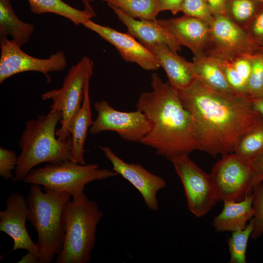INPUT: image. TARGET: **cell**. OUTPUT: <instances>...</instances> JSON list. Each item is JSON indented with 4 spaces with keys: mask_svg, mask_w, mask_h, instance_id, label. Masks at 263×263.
Instances as JSON below:
<instances>
[{
    "mask_svg": "<svg viewBox=\"0 0 263 263\" xmlns=\"http://www.w3.org/2000/svg\"><path fill=\"white\" fill-rule=\"evenodd\" d=\"M178 92L192 117L197 150L213 157L233 152L238 138L263 121L247 98L219 94L196 78Z\"/></svg>",
    "mask_w": 263,
    "mask_h": 263,
    "instance_id": "1",
    "label": "cell"
},
{
    "mask_svg": "<svg viewBox=\"0 0 263 263\" xmlns=\"http://www.w3.org/2000/svg\"><path fill=\"white\" fill-rule=\"evenodd\" d=\"M151 91L142 93L136 105V110L145 115L151 126L140 143L170 161L197 150L192 118L178 90L156 73L151 75Z\"/></svg>",
    "mask_w": 263,
    "mask_h": 263,
    "instance_id": "2",
    "label": "cell"
},
{
    "mask_svg": "<svg viewBox=\"0 0 263 263\" xmlns=\"http://www.w3.org/2000/svg\"><path fill=\"white\" fill-rule=\"evenodd\" d=\"M61 119L62 113L51 108L47 114L26 122L19 141L21 151L13 182L23 181L30 171L40 164L71 160V136L62 141L56 135V126Z\"/></svg>",
    "mask_w": 263,
    "mask_h": 263,
    "instance_id": "3",
    "label": "cell"
},
{
    "mask_svg": "<svg viewBox=\"0 0 263 263\" xmlns=\"http://www.w3.org/2000/svg\"><path fill=\"white\" fill-rule=\"evenodd\" d=\"M32 184L27 202L28 221L38 235L39 263H51L61 250L65 234L64 209L70 194Z\"/></svg>",
    "mask_w": 263,
    "mask_h": 263,
    "instance_id": "4",
    "label": "cell"
},
{
    "mask_svg": "<svg viewBox=\"0 0 263 263\" xmlns=\"http://www.w3.org/2000/svg\"><path fill=\"white\" fill-rule=\"evenodd\" d=\"M103 216L97 203L84 192L72 197L64 209L65 234L55 263H89Z\"/></svg>",
    "mask_w": 263,
    "mask_h": 263,
    "instance_id": "5",
    "label": "cell"
},
{
    "mask_svg": "<svg viewBox=\"0 0 263 263\" xmlns=\"http://www.w3.org/2000/svg\"><path fill=\"white\" fill-rule=\"evenodd\" d=\"M113 169H100L96 164H80L71 160L34 168L23 182L40 186L43 189L64 192L74 197L84 192L88 184L114 177Z\"/></svg>",
    "mask_w": 263,
    "mask_h": 263,
    "instance_id": "6",
    "label": "cell"
},
{
    "mask_svg": "<svg viewBox=\"0 0 263 263\" xmlns=\"http://www.w3.org/2000/svg\"><path fill=\"white\" fill-rule=\"evenodd\" d=\"M93 68L94 63L90 58L83 56L69 69L60 88L41 95L43 100L52 101L51 108L62 113L61 126L56 131V135L60 140L65 141L70 136L74 120L82 103L85 84L93 75Z\"/></svg>",
    "mask_w": 263,
    "mask_h": 263,
    "instance_id": "7",
    "label": "cell"
},
{
    "mask_svg": "<svg viewBox=\"0 0 263 263\" xmlns=\"http://www.w3.org/2000/svg\"><path fill=\"white\" fill-rule=\"evenodd\" d=\"M218 200L239 202L251 194L254 165L234 152L224 155L209 174Z\"/></svg>",
    "mask_w": 263,
    "mask_h": 263,
    "instance_id": "8",
    "label": "cell"
},
{
    "mask_svg": "<svg viewBox=\"0 0 263 263\" xmlns=\"http://www.w3.org/2000/svg\"><path fill=\"white\" fill-rule=\"evenodd\" d=\"M171 162L183 185L189 210L197 217L204 216L218 201L209 174L188 154L176 157Z\"/></svg>",
    "mask_w": 263,
    "mask_h": 263,
    "instance_id": "9",
    "label": "cell"
},
{
    "mask_svg": "<svg viewBox=\"0 0 263 263\" xmlns=\"http://www.w3.org/2000/svg\"><path fill=\"white\" fill-rule=\"evenodd\" d=\"M0 42V84L14 75L29 71L42 73L50 82L49 73L63 71L67 67V58L62 51L52 54L48 58H39L26 54L13 40Z\"/></svg>",
    "mask_w": 263,
    "mask_h": 263,
    "instance_id": "10",
    "label": "cell"
},
{
    "mask_svg": "<svg viewBox=\"0 0 263 263\" xmlns=\"http://www.w3.org/2000/svg\"><path fill=\"white\" fill-rule=\"evenodd\" d=\"M94 108L97 113V116L93 121L90 128L91 134L113 131L125 140L140 142L150 129L149 120L139 110L133 112L118 111L105 100L95 103Z\"/></svg>",
    "mask_w": 263,
    "mask_h": 263,
    "instance_id": "11",
    "label": "cell"
},
{
    "mask_svg": "<svg viewBox=\"0 0 263 263\" xmlns=\"http://www.w3.org/2000/svg\"><path fill=\"white\" fill-rule=\"evenodd\" d=\"M256 46L244 29L225 15H217L210 24V39L207 55L221 60L231 61L243 56H254Z\"/></svg>",
    "mask_w": 263,
    "mask_h": 263,
    "instance_id": "12",
    "label": "cell"
},
{
    "mask_svg": "<svg viewBox=\"0 0 263 263\" xmlns=\"http://www.w3.org/2000/svg\"><path fill=\"white\" fill-rule=\"evenodd\" d=\"M99 148L111 162L113 170L137 189L146 206L151 211L158 210L159 203L157 194L160 190L166 188V181L139 164L125 162L109 147L100 146Z\"/></svg>",
    "mask_w": 263,
    "mask_h": 263,
    "instance_id": "13",
    "label": "cell"
},
{
    "mask_svg": "<svg viewBox=\"0 0 263 263\" xmlns=\"http://www.w3.org/2000/svg\"><path fill=\"white\" fill-rule=\"evenodd\" d=\"M29 207L27 199L19 193H11L6 201V207L0 211V231L13 241V246L7 253L22 249L39 258L38 246L31 239L26 228Z\"/></svg>",
    "mask_w": 263,
    "mask_h": 263,
    "instance_id": "14",
    "label": "cell"
},
{
    "mask_svg": "<svg viewBox=\"0 0 263 263\" xmlns=\"http://www.w3.org/2000/svg\"><path fill=\"white\" fill-rule=\"evenodd\" d=\"M113 46L126 61L134 63L142 69L156 71L160 67L157 58L130 33L119 32L111 27L88 19L82 24Z\"/></svg>",
    "mask_w": 263,
    "mask_h": 263,
    "instance_id": "15",
    "label": "cell"
},
{
    "mask_svg": "<svg viewBox=\"0 0 263 263\" xmlns=\"http://www.w3.org/2000/svg\"><path fill=\"white\" fill-rule=\"evenodd\" d=\"M181 46L188 47L194 57L207 55L210 39V24L201 19L182 17L156 19Z\"/></svg>",
    "mask_w": 263,
    "mask_h": 263,
    "instance_id": "16",
    "label": "cell"
},
{
    "mask_svg": "<svg viewBox=\"0 0 263 263\" xmlns=\"http://www.w3.org/2000/svg\"><path fill=\"white\" fill-rule=\"evenodd\" d=\"M119 20L127 27L129 33L144 45H162L177 52L181 45L155 20H137L131 18L115 6L107 4Z\"/></svg>",
    "mask_w": 263,
    "mask_h": 263,
    "instance_id": "17",
    "label": "cell"
},
{
    "mask_svg": "<svg viewBox=\"0 0 263 263\" xmlns=\"http://www.w3.org/2000/svg\"><path fill=\"white\" fill-rule=\"evenodd\" d=\"M158 59L169 84L177 90L185 89L195 79L191 62L162 45H144Z\"/></svg>",
    "mask_w": 263,
    "mask_h": 263,
    "instance_id": "18",
    "label": "cell"
},
{
    "mask_svg": "<svg viewBox=\"0 0 263 263\" xmlns=\"http://www.w3.org/2000/svg\"><path fill=\"white\" fill-rule=\"evenodd\" d=\"M191 65L195 78L210 89L228 96H239L229 85L218 59L208 55L194 57Z\"/></svg>",
    "mask_w": 263,
    "mask_h": 263,
    "instance_id": "19",
    "label": "cell"
},
{
    "mask_svg": "<svg viewBox=\"0 0 263 263\" xmlns=\"http://www.w3.org/2000/svg\"><path fill=\"white\" fill-rule=\"evenodd\" d=\"M254 214L251 194L241 201L224 202L223 208L213 219L212 225L217 232H232L244 228Z\"/></svg>",
    "mask_w": 263,
    "mask_h": 263,
    "instance_id": "20",
    "label": "cell"
},
{
    "mask_svg": "<svg viewBox=\"0 0 263 263\" xmlns=\"http://www.w3.org/2000/svg\"><path fill=\"white\" fill-rule=\"evenodd\" d=\"M89 83L90 80L86 83L82 103L74 120L70 132L71 160L83 165L86 164L84 157V144L93 121L91 117Z\"/></svg>",
    "mask_w": 263,
    "mask_h": 263,
    "instance_id": "21",
    "label": "cell"
},
{
    "mask_svg": "<svg viewBox=\"0 0 263 263\" xmlns=\"http://www.w3.org/2000/svg\"><path fill=\"white\" fill-rule=\"evenodd\" d=\"M35 28L31 24L21 20L17 16L11 0H0V41L11 36L20 47L25 45L33 34Z\"/></svg>",
    "mask_w": 263,
    "mask_h": 263,
    "instance_id": "22",
    "label": "cell"
},
{
    "mask_svg": "<svg viewBox=\"0 0 263 263\" xmlns=\"http://www.w3.org/2000/svg\"><path fill=\"white\" fill-rule=\"evenodd\" d=\"M32 13L36 14L53 13L64 17L76 25L95 17L84 9L78 10L62 0H27Z\"/></svg>",
    "mask_w": 263,
    "mask_h": 263,
    "instance_id": "23",
    "label": "cell"
},
{
    "mask_svg": "<svg viewBox=\"0 0 263 263\" xmlns=\"http://www.w3.org/2000/svg\"><path fill=\"white\" fill-rule=\"evenodd\" d=\"M233 152L254 164L263 153V121L238 138L235 144Z\"/></svg>",
    "mask_w": 263,
    "mask_h": 263,
    "instance_id": "24",
    "label": "cell"
},
{
    "mask_svg": "<svg viewBox=\"0 0 263 263\" xmlns=\"http://www.w3.org/2000/svg\"><path fill=\"white\" fill-rule=\"evenodd\" d=\"M134 19L155 20L160 13L157 0H101Z\"/></svg>",
    "mask_w": 263,
    "mask_h": 263,
    "instance_id": "25",
    "label": "cell"
},
{
    "mask_svg": "<svg viewBox=\"0 0 263 263\" xmlns=\"http://www.w3.org/2000/svg\"><path fill=\"white\" fill-rule=\"evenodd\" d=\"M263 7V2L259 0H226L225 15L244 29Z\"/></svg>",
    "mask_w": 263,
    "mask_h": 263,
    "instance_id": "26",
    "label": "cell"
},
{
    "mask_svg": "<svg viewBox=\"0 0 263 263\" xmlns=\"http://www.w3.org/2000/svg\"><path fill=\"white\" fill-rule=\"evenodd\" d=\"M253 218L246 226L232 232L228 239V244L230 253V263H245L247 243L253 229Z\"/></svg>",
    "mask_w": 263,
    "mask_h": 263,
    "instance_id": "27",
    "label": "cell"
},
{
    "mask_svg": "<svg viewBox=\"0 0 263 263\" xmlns=\"http://www.w3.org/2000/svg\"><path fill=\"white\" fill-rule=\"evenodd\" d=\"M263 96V54L252 57V68L247 82V98Z\"/></svg>",
    "mask_w": 263,
    "mask_h": 263,
    "instance_id": "28",
    "label": "cell"
},
{
    "mask_svg": "<svg viewBox=\"0 0 263 263\" xmlns=\"http://www.w3.org/2000/svg\"><path fill=\"white\" fill-rule=\"evenodd\" d=\"M251 194L255 214L251 238L256 239L263 234V182L254 187Z\"/></svg>",
    "mask_w": 263,
    "mask_h": 263,
    "instance_id": "29",
    "label": "cell"
},
{
    "mask_svg": "<svg viewBox=\"0 0 263 263\" xmlns=\"http://www.w3.org/2000/svg\"><path fill=\"white\" fill-rule=\"evenodd\" d=\"M181 12L184 15L201 19L209 24L214 19V15L206 0H185Z\"/></svg>",
    "mask_w": 263,
    "mask_h": 263,
    "instance_id": "30",
    "label": "cell"
},
{
    "mask_svg": "<svg viewBox=\"0 0 263 263\" xmlns=\"http://www.w3.org/2000/svg\"><path fill=\"white\" fill-rule=\"evenodd\" d=\"M218 60L227 81L234 92L238 95L247 98V82L235 69L230 61Z\"/></svg>",
    "mask_w": 263,
    "mask_h": 263,
    "instance_id": "31",
    "label": "cell"
},
{
    "mask_svg": "<svg viewBox=\"0 0 263 263\" xmlns=\"http://www.w3.org/2000/svg\"><path fill=\"white\" fill-rule=\"evenodd\" d=\"M18 156L15 151L0 148V176L4 180L12 179L18 163Z\"/></svg>",
    "mask_w": 263,
    "mask_h": 263,
    "instance_id": "32",
    "label": "cell"
},
{
    "mask_svg": "<svg viewBox=\"0 0 263 263\" xmlns=\"http://www.w3.org/2000/svg\"><path fill=\"white\" fill-rule=\"evenodd\" d=\"M247 35L252 43L263 42V7L245 27Z\"/></svg>",
    "mask_w": 263,
    "mask_h": 263,
    "instance_id": "33",
    "label": "cell"
},
{
    "mask_svg": "<svg viewBox=\"0 0 263 263\" xmlns=\"http://www.w3.org/2000/svg\"><path fill=\"white\" fill-rule=\"evenodd\" d=\"M252 56H243L230 61L235 69L247 83L251 71Z\"/></svg>",
    "mask_w": 263,
    "mask_h": 263,
    "instance_id": "34",
    "label": "cell"
},
{
    "mask_svg": "<svg viewBox=\"0 0 263 263\" xmlns=\"http://www.w3.org/2000/svg\"><path fill=\"white\" fill-rule=\"evenodd\" d=\"M185 0H157L160 12L170 11L173 15L181 12L182 6Z\"/></svg>",
    "mask_w": 263,
    "mask_h": 263,
    "instance_id": "35",
    "label": "cell"
},
{
    "mask_svg": "<svg viewBox=\"0 0 263 263\" xmlns=\"http://www.w3.org/2000/svg\"><path fill=\"white\" fill-rule=\"evenodd\" d=\"M213 15H225L226 0H206Z\"/></svg>",
    "mask_w": 263,
    "mask_h": 263,
    "instance_id": "36",
    "label": "cell"
},
{
    "mask_svg": "<svg viewBox=\"0 0 263 263\" xmlns=\"http://www.w3.org/2000/svg\"><path fill=\"white\" fill-rule=\"evenodd\" d=\"M254 187L263 182V153L254 163Z\"/></svg>",
    "mask_w": 263,
    "mask_h": 263,
    "instance_id": "37",
    "label": "cell"
},
{
    "mask_svg": "<svg viewBox=\"0 0 263 263\" xmlns=\"http://www.w3.org/2000/svg\"><path fill=\"white\" fill-rule=\"evenodd\" d=\"M248 100L252 108L263 117V96Z\"/></svg>",
    "mask_w": 263,
    "mask_h": 263,
    "instance_id": "38",
    "label": "cell"
},
{
    "mask_svg": "<svg viewBox=\"0 0 263 263\" xmlns=\"http://www.w3.org/2000/svg\"><path fill=\"white\" fill-rule=\"evenodd\" d=\"M18 263H39V258L37 255L30 252L23 256Z\"/></svg>",
    "mask_w": 263,
    "mask_h": 263,
    "instance_id": "39",
    "label": "cell"
},
{
    "mask_svg": "<svg viewBox=\"0 0 263 263\" xmlns=\"http://www.w3.org/2000/svg\"><path fill=\"white\" fill-rule=\"evenodd\" d=\"M80 0L81 1V2H82L84 5V9L91 13L92 14H93L96 17V14L91 4V1H90V0Z\"/></svg>",
    "mask_w": 263,
    "mask_h": 263,
    "instance_id": "40",
    "label": "cell"
},
{
    "mask_svg": "<svg viewBox=\"0 0 263 263\" xmlns=\"http://www.w3.org/2000/svg\"><path fill=\"white\" fill-rule=\"evenodd\" d=\"M94 0H90V1L91 2H92V1H93Z\"/></svg>",
    "mask_w": 263,
    "mask_h": 263,
    "instance_id": "41",
    "label": "cell"
},
{
    "mask_svg": "<svg viewBox=\"0 0 263 263\" xmlns=\"http://www.w3.org/2000/svg\"><path fill=\"white\" fill-rule=\"evenodd\" d=\"M259 0L263 2V0Z\"/></svg>",
    "mask_w": 263,
    "mask_h": 263,
    "instance_id": "42",
    "label": "cell"
}]
</instances>
